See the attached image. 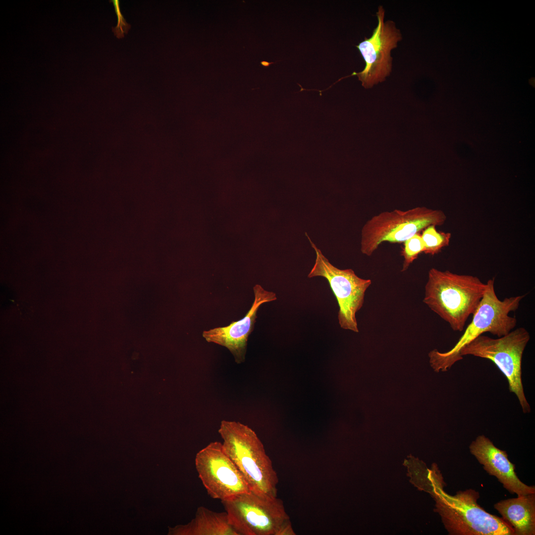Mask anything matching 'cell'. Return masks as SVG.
<instances>
[{
  "instance_id": "277c9868",
  "label": "cell",
  "mask_w": 535,
  "mask_h": 535,
  "mask_svg": "<svg viewBox=\"0 0 535 535\" xmlns=\"http://www.w3.org/2000/svg\"><path fill=\"white\" fill-rule=\"evenodd\" d=\"M525 295L507 297L500 300L494 289V278L486 282L483 296L473 314L471 322L466 328L454 346L447 352L441 353L436 349L428 353L429 363L436 372H446L456 362L463 359L460 351L467 344L479 336L489 332L498 337L509 333L516 327L517 320L509 315L518 310Z\"/></svg>"
},
{
  "instance_id": "ba28073f",
  "label": "cell",
  "mask_w": 535,
  "mask_h": 535,
  "mask_svg": "<svg viewBox=\"0 0 535 535\" xmlns=\"http://www.w3.org/2000/svg\"><path fill=\"white\" fill-rule=\"evenodd\" d=\"M316 253L315 264L308 277L321 276L326 279L339 306L337 318L340 327L359 332L356 314L362 307L365 292L372 281L356 274L351 269H339L332 265L306 233Z\"/></svg>"
},
{
  "instance_id": "52a82bcc",
  "label": "cell",
  "mask_w": 535,
  "mask_h": 535,
  "mask_svg": "<svg viewBox=\"0 0 535 535\" xmlns=\"http://www.w3.org/2000/svg\"><path fill=\"white\" fill-rule=\"evenodd\" d=\"M530 339L529 331L521 327L497 338L481 335L460 351L462 357L472 355L494 363L507 378L509 391L515 394L524 414L531 412L522 379V357Z\"/></svg>"
},
{
  "instance_id": "3957f363",
  "label": "cell",
  "mask_w": 535,
  "mask_h": 535,
  "mask_svg": "<svg viewBox=\"0 0 535 535\" xmlns=\"http://www.w3.org/2000/svg\"><path fill=\"white\" fill-rule=\"evenodd\" d=\"M218 431L224 451L250 490L262 496L277 497V475L255 432L240 422L225 420L221 422Z\"/></svg>"
},
{
  "instance_id": "ac0fdd59",
  "label": "cell",
  "mask_w": 535,
  "mask_h": 535,
  "mask_svg": "<svg viewBox=\"0 0 535 535\" xmlns=\"http://www.w3.org/2000/svg\"><path fill=\"white\" fill-rule=\"evenodd\" d=\"M18 307L20 314L24 320H29L33 314V309L31 305L26 302L11 300Z\"/></svg>"
},
{
  "instance_id": "4fadbf2b",
  "label": "cell",
  "mask_w": 535,
  "mask_h": 535,
  "mask_svg": "<svg viewBox=\"0 0 535 535\" xmlns=\"http://www.w3.org/2000/svg\"><path fill=\"white\" fill-rule=\"evenodd\" d=\"M515 535L535 534V493L503 500L494 505Z\"/></svg>"
},
{
  "instance_id": "6da1fadb",
  "label": "cell",
  "mask_w": 535,
  "mask_h": 535,
  "mask_svg": "<svg viewBox=\"0 0 535 535\" xmlns=\"http://www.w3.org/2000/svg\"><path fill=\"white\" fill-rule=\"evenodd\" d=\"M428 478L427 491L435 499L436 510L450 535H515L512 527L502 518L487 512L478 504L477 491L468 489L453 496L447 494L435 466L428 470Z\"/></svg>"
},
{
  "instance_id": "9c48e42d",
  "label": "cell",
  "mask_w": 535,
  "mask_h": 535,
  "mask_svg": "<svg viewBox=\"0 0 535 535\" xmlns=\"http://www.w3.org/2000/svg\"><path fill=\"white\" fill-rule=\"evenodd\" d=\"M377 24L370 38L365 37L356 47L359 50L365 66L360 72H353L350 76L357 75L366 89L385 81L391 72L392 57L391 52L398 46L402 39L400 29L392 20L384 21L385 10L382 5L376 12Z\"/></svg>"
},
{
  "instance_id": "9a60e30c",
  "label": "cell",
  "mask_w": 535,
  "mask_h": 535,
  "mask_svg": "<svg viewBox=\"0 0 535 535\" xmlns=\"http://www.w3.org/2000/svg\"><path fill=\"white\" fill-rule=\"evenodd\" d=\"M421 235L424 246L423 253L432 256L449 245L451 236L450 233L438 231L433 225L424 229Z\"/></svg>"
},
{
  "instance_id": "2e32d148",
  "label": "cell",
  "mask_w": 535,
  "mask_h": 535,
  "mask_svg": "<svg viewBox=\"0 0 535 535\" xmlns=\"http://www.w3.org/2000/svg\"><path fill=\"white\" fill-rule=\"evenodd\" d=\"M401 252L404 260L402 271H406L410 265L424 252V246L420 233L415 234L404 243Z\"/></svg>"
},
{
  "instance_id": "30bf717a",
  "label": "cell",
  "mask_w": 535,
  "mask_h": 535,
  "mask_svg": "<svg viewBox=\"0 0 535 535\" xmlns=\"http://www.w3.org/2000/svg\"><path fill=\"white\" fill-rule=\"evenodd\" d=\"M195 465L199 478L212 498L222 501L251 491L220 442H212L201 449L196 455Z\"/></svg>"
},
{
  "instance_id": "e0dca14e",
  "label": "cell",
  "mask_w": 535,
  "mask_h": 535,
  "mask_svg": "<svg viewBox=\"0 0 535 535\" xmlns=\"http://www.w3.org/2000/svg\"><path fill=\"white\" fill-rule=\"evenodd\" d=\"M109 1L112 2L114 5L118 20L116 26L112 28V32L117 38H122L124 37V34L127 33L131 26L127 23L121 12L119 6L120 1L118 0H112Z\"/></svg>"
},
{
  "instance_id": "5bb4252c",
  "label": "cell",
  "mask_w": 535,
  "mask_h": 535,
  "mask_svg": "<svg viewBox=\"0 0 535 535\" xmlns=\"http://www.w3.org/2000/svg\"><path fill=\"white\" fill-rule=\"evenodd\" d=\"M176 535H239L229 522L226 512H216L199 507L195 518L188 525L179 526L173 530Z\"/></svg>"
},
{
  "instance_id": "5b68a950",
  "label": "cell",
  "mask_w": 535,
  "mask_h": 535,
  "mask_svg": "<svg viewBox=\"0 0 535 535\" xmlns=\"http://www.w3.org/2000/svg\"><path fill=\"white\" fill-rule=\"evenodd\" d=\"M446 218L442 211L424 206L381 212L371 217L362 227L361 252L371 256L383 242L404 243L428 226L443 225Z\"/></svg>"
},
{
  "instance_id": "7a4b0ae2",
  "label": "cell",
  "mask_w": 535,
  "mask_h": 535,
  "mask_svg": "<svg viewBox=\"0 0 535 535\" xmlns=\"http://www.w3.org/2000/svg\"><path fill=\"white\" fill-rule=\"evenodd\" d=\"M486 283L478 277L430 268L425 287L424 303L448 323L462 331L482 298Z\"/></svg>"
},
{
  "instance_id": "8fae6325",
  "label": "cell",
  "mask_w": 535,
  "mask_h": 535,
  "mask_svg": "<svg viewBox=\"0 0 535 535\" xmlns=\"http://www.w3.org/2000/svg\"><path fill=\"white\" fill-rule=\"evenodd\" d=\"M255 299L246 316L224 327L205 330L203 336L208 342H213L227 348L233 355L235 362L244 361L248 338L254 330L257 312L260 306L277 299L276 294L265 290L259 284L253 287Z\"/></svg>"
},
{
  "instance_id": "7c38bea8",
  "label": "cell",
  "mask_w": 535,
  "mask_h": 535,
  "mask_svg": "<svg viewBox=\"0 0 535 535\" xmlns=\"http://www.w3.org/2000/svg\"><path fill=\"white\" fill-rule=\"evenodd\" d=\"M469 450L483 469L495 476L510 493L518 496L535 493V486H529L519 480L506 452L496 447L484 435L477 436L470 444Z\"/></svg>"
},
{
  "instance_id": "8992f818",
  "label": "cell",
  "mask_w": 535,
  "mask_h": 535,
  "mask_svg": "<svg viewBox=\"0 0 535 535\" xmlns=\"http://www.w3.org/2000/svg\"><path fill=\"white\" fill-rule=\"evenodd\" d=\"M239 535H295L282 501L252 491L221 501Z\"/></svg>"
}]
</instances>
